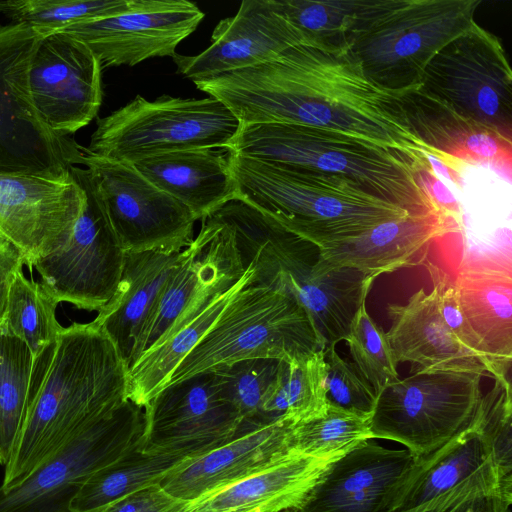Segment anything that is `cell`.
I'll return each mask as SVG.
<instances>
[{
  "mask_svg": "<svg viewBox=\"0 0 512 512\" xmlns=\"http://www.w3.org/2000/svg\"><path fill=\"white\" fill-rule=\"evenodd\" d=\"M180 252H125L117 289L93 320L113 342L129 368L137 339Z\"/></svg>",
  "mask_w": 512,
  "mask_h": 512,
  "instance_id": "29",
  "label": "cell"
},
{
  "mask_svg": "<svg viewBox=\"0 0 512 512\" xmlns=\"http://www.w3.org/2000/svg\"><path fill=\"white\" fill-rule=\"evenodd\" d=\"M326 407L325 354L320 349L303 358L280 360L261 420L270 423L288 419L296 424L322 413Z\"/></svg>",
  "mask_w": 512,
  "mask_h": 512,
  "instance_id": "34",
  "label": "cell"
},
{
  "mask_svg": "<svg viewBox=\"0 0 512 512\" xmlns=\"http://www.w3.org/2000/svg\"><path fill=\"white\" fill-rule=\"evenodd\" d=\"M154 186L202 220L236 198L225 149H189L147 157L132 164Z\"/></svg>",
  "mask_w": 512,
  "mask_h": 512,
  "instance_id": "28",
  "label": "cell"
},
{
  "mask_svg": "<svg viewBox=\"0 0 512 512\" xmlns=\"http://www.w3.org/2000/svg\"><path fill=\"white\" fill-rule=\"evenodd\" d=\"M24 264L22 252L0 232V323L4 318L11 282Z\"/></svg>",
  "mask_w": 512,
  "mask_h": 512,
  "instance_id": "45",
  "label": "cell"
},
{
  "mask_svg": "<svg viewBox=\"0 0 512 512\" xmlns=\"http://www.w3.org/2000/svg\"><path fill=\"white\" fill-rule=\"evenodd\" d=\"M58 303L41 282L27 279L21 269L9 287L2 323L36 357L55 342L62 328L55 314Z\"/></svg>",
  "mask_w": 512,
  "mask_h": 512,
  "instance_id": "36",
  "label": "cell"
},
{
  "mask_svg": "<svg viewBox=\"0 0 512 512\" xmlns=\"http://www.w3.org/2000/svg\"><path fill=\"white\" fill-rule=\"evenodd\" d=\"M473 420L433 452L415 457L386 512H417L496 457L512 460L511 384L495 376Z\"/></svg>",
  "mask_w": 512,
  "mask_h": 512,
  "instance_id": "13",
  "label": "cell"
},
{
  "mask_svg": "<svg viewBox=\"0 0 512 512\" xmlns=\"http://www.w3.org/2000/svg\"><path fill=\"white\" fill-rule=\"evenodd\" d=\"M512 141V72L496 36L476 22L429 61L419 86Z\"/></svg>",
  "mask_w": 512,
  "mask_h": 512,
  "instance_id": "10",
  "label": "cell"
},
{
  "mask_svg": "<svg viewBox=\"0 0 512 512\" xmlns=\"http://www.w3.org/2000/svg\"><path fill=\"white\" fill-rule=\"evenodd\" d=\"M229 163L236 198L319 249L409 215L338 175L231 152Z\"/></svg>",
  "mask_w": 512,
  "mask_h": 512,
  "instance_id": "3",
  "label": "cell"
},
{
  "mask_svg": "<svg viewBox=\"0 0 512 512\" xmlns=\"http://www.w3.org/2000/svg\"><path fill=\"white\" fill-rule=\"evenodd\" d=\"M144 426V408L126 400L21 482L0 488V512H70V503L82 484L125 453L142 436Z\"/></svg>",
  "mask_w": 512,
  "mask_h": 512,
  "instance_id": "11",
  "label": "cell"
},
{
  "mask_svg": "<svg viewBox=\"0 0 512 512\" xmlns=\"http://www.w3.org/2000/svg\"><path fill=\"white\" fill-rule=\"evenodd\" d=\"M85 191L81 214L68 237L32 263L44 288L60 303L99 310L114 295L125 251L110 225L86 168H71Z\"/></svg>",
  "mask_w": 512,
  "mask_h": 512,
  "instance_id": "12",
  "label": "cell"
},
{
  "mask_svg": "<svg viewBox=\"0 0 512 512\" xmlns=\"http://www.w3.org/2000/svg\"><path fill=\"white\" fill-rule=\"evenodd\" d=\"M203 18L199 7L187 0H131L126 11L60 31L87 45L102 68L135 66L154 57H173Z\"/></svg>",
  "mask_w": 512,
  "mask_h": 512,
  "instance_id": "17",
  "label": "cell"
},
{
  "mask_svg": "<svg viewBox=\"0 0 512 512\" xmlns=\"http://www.w3.org/2000/svg\"><path fill=\"white\" fill-rule=\"evenodd\" d=\"M294 423L278 419L266 424L243 422L222 445L183 460L161 480V487L186 503L242 480L291 455Z\"/></svg>",
  "mask_w": 512,
  "mask_h": 512,
  "instance_id": "21",
  "label": "cell"
},
{
  "mask_svg": "<svg viewBox=\"0 0 512 512\" xmlns=\"http://www.w3.org/2000/svg\"><path fill=\"white\" fill-rule=\"evenodd\" d=\"M320 349L309 317L290 293L252 283L227 305L162 389L237 361H291Z\"/></svg>",
  "mask_w": 512,
  "mask_h": 512,
  "instance_id": "5",
  "label": "cell"
},
{
  "mask_svg": "<svg viewBox=\"0 0 512 512\" xmlns=\"http://www.w3.org/2000/svg\"><path fill=\"white\" fill-rule=\"evenodd\" d=\"M336 459L291 455L188 503L182 512H298Z\"/></svg>",
  "mask_w": 512,
  "mask_h": 512,
  "instance_id": "27",
  "label": "cell"
},
{
  "mask_svg": "<svg viewBox=\"0 0 512 512\" xmlns=\"http://www.w3.org/2000/svg\"><path fill=\"white\" fill-rule=\"evenodd\" d=\"M81 165L125 252H180L191 244L196 220L189 209L154 186L132 164L85 153Z\"/></svg>",
  "mask_w": 512,
  "mask_h": 512,
  "instance_id": "14",
  "label": "cell"
},
{
  "mask_svg": "<svg viewBox=\"0 0 512 512\" xmlns=\"http://www.w3.org/2000/svg\"><path fill=\"white\" fill-rule=\"evenodd\" d=\"M142 449L196 457L233 438L243 419L212 371L160 390L144 407Z\"/></svg>",
  "mask_w": 512,
  "mask_h": 512,
  "instance_id": "16",
  "label": "cell"
},
{
  "mask_svg": "<svg viewBox=\"0 0 512 512\" xmlns=\"http://www.w3.org/2000/svg\"><path fill=\"white\" fill-rule=\"evenodd\" d=\"M280 360L245 359L211 370L224 394L243 422L262 423V408L276 379Z\"/></svg>",
  "mask_w": 512,
  "mask_h": 512,
  "instance_id": "40",
  "label": "cell"
},
{
  "mask_svg": "<svg viewBox=\"0 0 512 512\" xmlns=\"http://www.w3.org/2000/svg\"><path fill=\"white\" fill-rule=\"evenodd\" d=\"M102 66L83 42L57 31L44 36L33 55L29 82L43 122L64 137L88 125L102 103Z\"/></svg>",
  "mask_w": 512,
  "mask_h": 512,
  "instance_id": "18",
  "label": "cell"
},
{
  "mask_svg": "<svg viewBox=\"0 0 512 512\" xmlns=\"http://www.w3.org/2000/svg\"><path fill=\"white\" fill-rule=\"evenodd\" d=\"M131 0H5L0 14L12 23L45 29L52 33L73 24L126 11Z\"/></svg>",
  "mask_w": 512,
  "mask_h": 512,
  "instance_id": "39",
  "label": "cell"
},
{
  "mask_svg": "<svg viewBox=\"0 0 512 512\" xmlns=\"http://www.w3.org/2000/svg\"><path fill=\"white\" fill-rule=\"evenodd\" d=\"M195 85L240 124H305L435 156L410 131L396 93L368 79L349 48L304 36L269 62Z\"/></svg>",
  "mask_w": 512,
  "mask_h": 512,
  "instance_id": "1",
  "label": "cell"
},
{
  "mask_svg": "<svg viewBox=\"0 0 512 512\" xmlns=\"http://www.w3.org/2000/svg\"><path fill=\"white\" fill-rule=\"evenodd\" d=\"M512 460L496 457L417 512H511Z\"/></svg>",
  "mask_w": 512,
  "mask_h": 512,
  "instance_id": "38",
  "label": "cell"
},
{
  "mask_svg": "<svg viewBox=\"0 0 512 512\" xmlns=\"http://www.w3.org/2000/svg\"><path fill=\"white\" fill-rule=\"evenodd\" d=\"M187 504L157 483L136 490L98 512H182Z\"/></svg>",
  "mask_w": 512,
  "mask_h": 512,
  "instance_id": "43",
  "label": "cell"
},
{
  "mask_svg": "<svg viewBox=\"0 0 512 512\" xmlns=\"http://www.w3.org/2000/svg\"><path fill=\"white\" fill-rule=\"evenodd\" d=\"M141 438L82 484L70 503V512H98L136 490L160 483L169 471L189 458L173 453L146 452L142 449Z\"/></svg>",
  "mask_w": 512,
  "mask_h": 512,
  "instance_id": "33",
  "label": "cell"
},
{
  "mask_svg": "<svg viewBox=\"0 0 512 512\" xmlns=\"http://www.w3.org/2000/svg\"><path fill=\"white\" fill-rule=\"evenodd\" d=\"M370 417L330 405L291 429V449L294 455L316 458H338L362 441L371 439Z\"/></svg>",
  "mask_w": 512,
  "mask_h": 512,
  "instance_id": "37",
  "label": "cell"
},
{
  "mask_svg": "<svg viewBox=\"0 0 512 512\" xmlns=\"http://www.w3.org/2000/svg\"><path fill=\"white\" fill-rule=\"evenodd\" d=\"M303 38L269 0H244L234 16L217 24L204 51L172 59L177 72L195 83L269 62Z\"/></svg>",
  "mask_w": 512,
  "mask_h": 512,
  "instance_id": "22",
  "label": "cell"
},
{
  "mask_svg": "<svg viewBox=\"0 0 512 512\" xmlns=\"http://www.w3.org/2000/svg\"><path fill=\"white\" fill-rule=\"evenodd\" d=\"M354 365L373 387L376 395L399 379L385 333L372 320L366 303L357 312L346 338Z\"/></svg>",
  "mask_w": 512,
  "mask_h": 512,
  "instance_id": "41",
  "label": "cell"
},
{
  "mask_svg": "<svg viewBox=\"0 0 512 512\" xmlns=\"http://www.w3.org/2000/svg\"><path fill=\"white\" fill-rule=\"evenodd\" d=\"M325 390L328 404L370 417L376 392L356 366L339 356L335 346L324 349Z\"/></svg>",
  "mask_w": 512,
  "mask_h": 512,
  "instance_id": "42",
  "label": "cell"
},
{
  "mask_svg": "<svg viewBox=\"0 0 512 512\" xmlns=\"http://www.w3.org/2000/svg\"><path fill=\"white\" fill-rule=\"evenodd\" d=\"M428 160L433 168V170L437 171L438 173L442 174L445 178L452 181L454 184H456L459 188H462V178L459 173V168L448 164L438 158H435L433 156H427Z\"/></svg>",
  "mask_w": 512,
  "mask_h": 512,
  "instance_id": "46",
  "label": "cell"
},
{
  "mask_svg": "<svg viewBox=\"0 0 512 512\" xmlns=\"http://www.w3.org/2000/svg\"><path fill=\"white\" fill-rule=\"evenodd\" d=\"M85 200L71 169L61 175L0 173V232L31 269L68 237Z\"/></svg>",
  "mask_w": 512,
  "mask_h": 512,
  "instance_id": "19",
  "label": "cell"
},
{
  "mask_svg": "<svg viewBox=\"0 0 512 512\" xmlns=\"http://www.w3.org/2000/svg\"><path fill=\"white\" fill-rule=\"evenodd\" d=\"M401 0H269L271 7L305 37L349 48Z\"/></svg>",
  "mask_w": 512,
  "mask_h": 512,
  "instance_id": "32",
  "label": "cell"
},
{
  "mask_svg": "<svg viewBox=\"0 0 512 512\" xmlns=\"http://www.w3.org/2000/svg\"><path fill=\"white\" fill-rule=\"evenodd\" d=\"M128 367L94 322L62 327L34 357L25 422L4 466L10 488L76 435L112 414L127 399Z\"/></svg>",
  "mask_w": 512,
  "mask_h": 512,
  "instance_id": "2",
  "label": "cell"
},
{
  "mask_svg": "<svg viewBox=\"0 0 512 512\" xmlns=\"http://www.w3.org/2000/svg\"><path fill=\"white\" fill-rule=\"evenodd\" d=\"M254 283V269L248 267L227 290L203 307L169 337L145 351L128 369L127 399L144 407L166 380L200 342L227 305L248 285Z\"/></svg>",
  "mask_w": 512,
  "mask_h": 512,
  "instance_id": "31",
  "label": "cell"
},
{
  "mask_svg": "<svg viewBox=\"0 0 512 512\" xmlns=\"http://www.w3.org/2000/svg\"><path fill=\"white\" fill-rule=\"evenodd\" d=\"M34 356L0 323V465L5 466L21 434L31 394Z\"/></svg>",
  "mask_w": 512,
  "mask_h": 512,
  "instance_id": "35",
  "label": "cell"
},
{
  "mask_svg": "<svg viewBox=\"0 0 512 512\" xmlns=\"http://www.w3.org/2000/svg\"><path fill=\"white\" fill-rule=\"evenodd\" d=\"M479 0H401L350 47L364 74L399 93L420 86L425 67L474 21Z\"/></svg>",
  "mask_w": 512,
  "mask_h": 512,
  "instance_id": "8",
  "label": "cell"
},
{
  "mask_svg": "<svg viewBox=\"0 0 512 512\" xmlns=\"http://www.w3.org/2000/svg\"><path fill=\"white\" fill-rule=\"evenodd\" d=\"M201 221L198 235L182 250L144 324L129 368L145 351L175 333L245 272L230 228L212 214Z\"/></svg>",
  "mask_w": 512,
  "mask_h": 512,
  "instance_id": "15",
  "label": "cell"
},
{
  "mask_svg": "<svg viewBox=\"0 0 512 512\" xmlns=\"http://www.w3.org/2000/svg\"><path fill=\"white\" fill-rule=\"evenodd\" d=\"M225 150L344 177L409 215L439 212L418 187L411 171L413 164L426 156L422 152L297 123L240 124Z\"/></svg>",
  "mask_w": 512,
  "mask_h": 512,
  "instance_id": "4",
  "label": "cell"
},
{
  "mask_svg": "<svg viewBox=\"0 0 512 512\" xmlns=\"http://www.w3.org/2000/svg\"><path fill=\"white\" fill-rule=\"evenodd\" d=\"M52 32L0 26V173L54 174L81 164L82 146L53 132L35 109L29 82L33 55Z\"/></svg>",
  "mask_w": 512,
  "mask_h": 512,
  "instance_id": "9",
  "label": "cell"
},
{
  "mask_svg": "<svg viewBox=\"0 0 512 512\" xmlns=\"http://www.w3.org/2000/svg\"><path fill=\"white\" fill-rule=\"evenodd\" d=\"M414 459L362 441L329 465L298 512H386Z\"/></svg>",
  "mask_w": 512,
  "mask_h": 512,
  "instance_id": "23",
  "label": "cell"
},
{
  "mask_svg": "<svg viewBox=\"0 0 512 512\" xmlns=\"http://www.w3.org/2000/svg\"><path fill=\"white\" fill-rule=\"evenodd\" d=\"M453 281L474 354L492 377L507 375L512 359L510 250L467 254Z\"/></svg>",
  "mask_w": 512,
  "mask_h": 512,
  "instance_id": "20",
  "label": "cell"
},
{
  "mask_svg": "<svg viewBox=\"0 0 512 512\" xmlns=\"http://www.w3.org/2000/svg\"><path fill=\"white\" fill-rule=\"evenodd\" d=\"M412 134L438 158L458 168L465 164L507 166L512 141L456 112L418 87L396 93Z\"/></svg>",
  "mask_w": 512,
  "mask_h": 512,
  "instance_id": "24",
  "label": "cell"
},
{
  "mask_svg": "<svg viewBox=\"0 0 512 512\" xmlns=\"http://www.w3.org/2000/svg\"><path fill=\"white\" fill-rule=\"evenodd\" d=\"M373 280L357 269L326 266L317 258L284 276L280 291L290 293L302 306L325 349L346 340Z\"/></svg>",
  "mask_w": 512,
  "mask_h": 512,
  "instance_id": "26",
  "label": "cell"
},
{
  "mask_svg": "<svg viewBox=\"0 0 512 512\" xmlns=\"http://www.w3.org/2000/svg\"><path fill=\"white\" fill-rule=\"evenodd\" d=\"M462 231L461 221L440 212L407 215L381 223L355 238L319 249L318 262L350 267L375 279L415 265L414 257L436 239Z\"/></svg>",
  "mask_w": 512,
  "mask_h": 512,
  "instance_id": "25",
  "label": "cell"
},
{
  "mask_svg": "<svg viewBox=\"0 0 512 512\" xmlns=\"http://www.w3.org/2000/svg\"><path fill=\"white\" fill-rule=\"evenodd\" d=\"M387 311L392 325L385 336L397 364L410 362L420 369L483 366L445 322L435 287L430 293L420 289L406 304L389 305Z\"/></svg>",
  "mask_w": 512,
  "mask_h": 512,
  "instance_id": "30",
  "label": "cell"
},
{
  "mask_svg": "<svg viewBox=\"0 0 512 512\" xmlns=\"http://www.w3.org/2000/svg\"><path fill=\"white\" fill-rule=\"evenodd\" d=\"M239 120L218 99L140 95L97 121L83 151L99 158L133 164L158 154L189 149H226Z\"/></svg>",
  "mask_w": 512,
  "mask_h": 512,
  "instance_id": "6",
  "label": "cell"
},
{
  "mask_svg": "<svg viewBox=\"0 0 512 512\" xmlns=\"http://www.w3.org/2000/svg\"><path fill=\"white\" fill-rule=\"evenodd\" d=\"M418 187L427 195L435 208L444 215L460 220V207L446 186L438 179L427 155L417 160L411 167Z\"/></svg>",
  "mask_w": 512,
  "mask_h": 512,
  "instance_id": "44",
  "label": "cell"
},
{
  "mask_svg": "<svg viewBox=\"0 0 512 512\" xmlns=\"http://www.w3.org/2000/svg\"><path fill=\"white\" fill-rule=\"evenodd\" d=\"M483 366L412 369L377 394L370 438L401 443L415 457L446 443L478 414Z\"/></svg>",
  "mask_w": 512,
  "mask_h": 512,
  "instance_id": "7",
  "label": "cell"
}]
</instances>
